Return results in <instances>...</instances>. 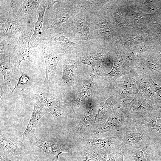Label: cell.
I'll return each instance as SVG.
<instances>
[{"instance_id": "6da1fadb", "label": "cell", "mask_w": 161, "mask_h": 161, "mask_svg": "<svg viewBox=\"0 0 161 161\" xmlns=\"http://www.w3.org/2000/svg\"><path fill=\"white\" fill-rule=\"evenodd\" d=\"M42 37L43 42L52 49L64 55L79 52L85 42L73 41H81L76 37L71 29L62 25L42 32Z\"/></svg>"}, {"instance_id": "7a4b0ae2", "label": "cell", "mask_w": 161, "mask_h": 161, "mask_svg": "<svg viewBox=\"0 0 161 161\" xmlns=\"http://www.w3.org/2000/svg\"><path fill=\"white\" fill-rule=\"evenodd\" d=\"M79 9L76 0H49L44 13L42 32L73 18Z\"/></svg>"}, {"instance_id": "3957f363", "label": "cell", "mask_w": 161, "mask_h": 161, "mask_svg": "<svg viewBox=\"0 0 161 161\" xmlns=\"http://www.w3.org/2000/svg\"><path fill=\"white\" fill-rule=\"evenodd\" d=\"M115 133L123 152L129 148L154 141L147 130L138 121L128 118L121 128Z\"/></svg>"}, {"instance_id": "277c9868", "label": "cell", "mask_w": 161, "mask_h": 161, "mask_svg": "<svg viewBox=\"0 0 161 161\" xmlns=\"http://www.w3.org/2000/svg\"><path fill=\"white\" fill-rule=\"evenodd\" d=\"M120 105L126 112L128 118L137 120L146 117L158 108L152 100L145 98L139 91L131 102L121 103Z\"/></svg>"}, {"instance_id": "5b68a950", "label": "cell", "mask_w": 161, "mask_h": 161, "mask_svg": "<svg viewBox=\"0 0 161 161\" xmlns=\"http://www.w3.org/2000/svg\"><path fill=\"white\" fill-rule=\"evenodd\" d=\"M34 24L27 27L19 33L17 43L11 54V60L15 69L18 70L21 62L29 60L32 54L30 42L34 28Z\"/></svg>"}, {"instance_id": "8992f818", "label": "cell", "mask_w": 161, "mask_h": 161, "mask_svg": "<svg viewBox=\"0 0 161 161\" xmlns=\"http://www.w3.org/2000/svg\"><path fill=\"white\" fill-rule=\"evenodd\" d=\"M30 21L18 16L17 14L0 11V38H15L16 34L31 24Z\"/></svg>"}, {"instance_id": "52a82bcc", "label": "cell", "mask_w": 161, "mask_h": 161, "mask_svg": "<svg viewBox=\"0 0 161 161\" xmlns=\"http://www.w3.org/2000/svg\"><path fill=\"white\" fill-rule=\"evenodd\" d=\"M72 19L71 23L66 22L76 37L84 41L93 40L91 14L80 7Z\"/></svg>"}, {"instance_id": "ba28073f", "label": "cell", "mask_w": 161, "mask_h": 161, "mask_svg": "<svg viewBox=\"0 0 161 161\" xmlns=\"http://www.w3.org/2000/svg\"><path fill=\"white\" fill-rule=\"evenodd\" d=\"M84 145L97 152L104 159L111 153L121 148L119 140L115 132L103 138H89Z\"/></svg>"}, {"instance_id": "9c48e42d", "label": "cell", "mask_w": 161, "mask_h": 161, "mask_svg": "<svg viewBox=\"0 0 161 161\" xmlns=\"http://www.w3.org/2000/svg\"><path fill=\"white\" fill-rule=\"evenodd\" d=\"M120 106L117 109H114L105 121L95 124L92 128L93 132L95 134L99 135L107 132H114L121 128L128 116Z\"/></svg>"}, {"instance_id": "30bf717a", "label": "cell", "mask_w": 161, "mask_h": 161, "mask_svg": "<svg viewBox=\"0 0 161 161\" xmlns=\"http://www.w3.org/2000/svg\"><path fill=\"white\" fill-rule=\"evenodd\" d=\"M157 144L152 141L126 150L124 161H155Z\"/></svg>"}, {"instance_id": "8fae6325", "label": "cell", "mask_w": 161, "mask_h": 161, "mask_svg": "<svg viewBox=\"0 0 161 161\" xmlns=\"http://www.w3.org/2000/svg\"><path fill=\"white\" fill-rule=\"evenodd\" d=\"M40 45L44 58L46 69L44 83L47 84L50 81L59 61L64 55L53 50L43 41Z\"/></svg>"}, {"instance_id": "7c38bea8", "label": "cell", "mask_w": 161, "mask_h": 161, "mask_svg": "<svg viewBox=\"0 0 161 161\" xmlns=\"http://www.w3.org/2000/svg\"><path fill=\"white\" fill-rule=\"evenodd\" d=\"M135 73L129 74L121 83H114V87L116 89L119 102L123 103L132 100L131 95L138 93L139 90L136 80Z\"/></svg>"}, {"instance_id": "4fadbf2b", "label": "cell", "mask_w": 161, "mask_h": 161, "mask_svg": "<svg viewBox=\"0 0 161 161\" xmlns=\"http://www.w3.org/2000/svg\"><path fill=\"white\" fill-rule=\"evenodd\" d=\"M137 121L145 128L155 142H161V108H158L146 117Z\"/></svg>"}, {"instance_id": "5bb4252c", "label": "cell", "mask_w": 161, "mask_h": 161, "mask_svg": "<svg viewBox=\"0 0 161 161\" xmlns=\"http://www.w3.org/2000/svg\"><path fill=\"white\" fill-rule=\"evenodd\" d=\"M35 138V142L31 143L44 152L52 161H58V156L61 154L72 151L71 147L68 145L49 142L36 136Z\"/></svg>"}, {"instance_id": "9a60e30c", "label": "cell", "mask_w": 161, "mask_h": 161, "mask_svg": "<svg viewBox=\"0 0 161 161\" xmlns=\"http://www.w3.org/2000/svg\"><path fill=\"white\" fill-rule=\"evenodd\" d=\"M47 109L38 96H35V103L32 115L28 125L21 135L26 139L34 136L36 127L40 119L47 112Z\"/></svg>"}, {"instance_id": "2e32d148", "label": "cell", "mask_w": 161, "mask_h": 161, "mask_svg": "<svg viewBox=\"0 0 161 161\" xmlns=\"http://www.w3.org/2000/svg\"><path fill=\"white\" fill-rule=\"evenodd\" d=\"M135 69L128 66L123 61L120 54L118 52L115 57L112 69L107 74L104 75L107 81L113 84L121 76L135 73Z\"/></svg>"}, {"instance_id": "e0dca14e", "label": "cell", "mask_w": 161, "mask_h": 161, "mask_svg": "<svg viewBox=\"0 0 161 161\" xmlns=\"http://www.w3.org/2000/svg\"><path fill=\"white\" fill-rule=\"evenodd\" d=\"M134 69L136 72L135 74L136 80L139 91L145 98L150 100L154 103V80L150 75L143 73L137 68Z\"/></svg>"}, {"instance_id": "ac0fdd59", "label": "cell", "mask_w": 161, "mask_h": 161, "mask_svg": "<svg viewBox=\"0 0 161 161\" xmlns=\"http://www.w3.org/2000/svg\"><path fill=\"white\" fill-rule=\"evenodd\" d=\"M97 116L93 104L90 103L86 107L85 114L78 125L74 128L73 135H78L82 134L90 129H92L95 124Z\"/></svg>"}, {"instance_id": "d6986e66", "label": "cell", "mask_w": 161, "mask_h": 161, "mask_svg": "<svg viewBox=\"0 0 161 161\" xmlns=\"http://www.w3.org/2000/svg\"><path fill=\"white\" fill-rule=\"evenodd\" d=\"M49 0H43L39 8V14L35 24L34 31L30 38V44L31 48L37 47L43 40L42 29L44 13Z\"/></svg>"}, {"instance_id": "ffe728a7", "label": "cell", "mask_w": 161, "mask_h": 161, "mask_svg": "<svg viewBox=\"0 0 161 161\" xmlns=\"http://www.w3.org/2000/svg\"><path fill=\"white\" fill-rule=\"evenodd\" d=\"M119 102L117 95L116 92L106 100L97 104L96 105L97 112L95 124L105 121L113 111L114 105Z\"/></svg>"}, {"instance_id": "44dd1931", "label": "cell", "mask_w": 161, "mask_h": 161, "mask_svg": "<svg viewBox=\"0 0 161 161\" xmlns=\"http://www.w3.org/2000/svg\"><path fill=\"white\" fill-rule=\"evenodd\" d=\"M43 0H25L17 15L20 17L35 23L39 14V8Z\"/></svg>"}, {"instance_id": "7402d4cb", "label": "cell", "mask_w": 161, "mask_h": 161, "mask_svg": "<svg viewBox=\"0 0 161 161\" xmlns=\"http://www.w3.org/2000/svg\"><path fill=\"white\" fill-rule=\"evenodd\" d=\"M39 97L46 108L52 116L55 121L59 123L62 116V107L59 102L47 94L40 93Z\"/></svg>"}, {"instance_id": "603a6c76", "label": "cell", "mask_w": 161, "mask_h": 161, "mask_svg": "<svg viewBox=\"0 0 161 161\" xmlns=\"http://www.w3.org/2000/svg\"><path fill=\"white\" fill-rule=\"evenodd\" d=\"M93 90V82L92 79L89 78L84 80L79 89L77 97L74 103V106L76 107L85 106L86 108L91 103H88V99L92 96Z\"/></svg>"}, {"instance_id": "cb8c5ba5", "label": "cell", "mask_w": 161, "mask_h": 161, "mask_svg": "<svg viewBox=\"0 0 161 161\" xmlns=\"http://www.w3.org/2000/svg\"><path fill=\"white\" fill-rule=\"evenodd\" d=\"M63 72L62 80L70 89L73 86L76 70L78 64L77 60L67 58L63 59Z\"/></svg>"}, {"instance_id": "d4e9b609", "label": "cell", "mask_w": 161, "mask_h": 161, "mask_svg": "<svg viewBox=\"0 0 161 161\" xmlns=\"http://www.w3.org/2000/svg\"><path fill=\"white\" fill-rule=\"evenodd\" d=\"M0 70L3 76V81L5 83L9 84L10 87L14 71L16 70L11 63V55L0 53Z\"/></svg>"}, {"instance_id": "484cf974", "label": "cell", "mask_w": 161, "mask_h": 161, "mask_svg": "<svg viewBox=\"0 0 161 161\" xmlns=\"http://www.w3.org/2000/svg\"><path fill=\"white\" fill-rule=\"evenodd\" d=\"M80 7L90 13H95L101 10L106 1L76 0Z\"/></svg>"}, {"instance_id": "4316f807", "label": "cell", "mask_w": 161, "mask_h": 161, "mask_svg": "<svg viewBox=\"0 0 161 161\" xmlns=\"http://www.w3.org/2000/svg\"><path fill=\"white\" fill-rule=\"evenodd\" d=\"M78 161H104V159L92 149L83 145L81 147Z\"/></svg>"}, {"instance_id": "83f0119b", "label": "cell", "mask_w": 161, "mask_h": 161, "mask_svg": "<svg viewBox=\"0 0 161 161\" xmlns=\"http://www.w3.org/2000/svg\"><path fill=\"white\" fill-rule=\"evenodd\" d=\"M0 1V11L17 14L24 0Z\"/></svg>"}, {"instance_id": "f1b7e54d", "label": "cell", "mask_w": 161, "mask_h": 161, "mask_svg": "<svg viewBox=\"0 0 161 161\" xmlns=\"http://www.w3.org/2000/svg\"><path fill=\"white\" fill-rule=\"evenodd\" d=\"M18 38H0V53L11 55L15 47Z\"/></svg>"}, {"instance_id": "f546056e", "label": "cell", "mask_w": 161, "mask_h": 161, "mask_svg": "<svg viewBox=\"0 0 161 161\" xmlns=\"http://www.w3.org/2000/svg\"><path fill=\"white\" fill-rule=\"evenodd\" d=\"M0 148L3 151L13 153L20 151L21 147L8 138L1 136Z\"/></svg>"}, {"instance_id": "4dcf8cb0", "label": "cell", "mask_w": 161, "mask_h": 161, "mask_svg": "<svg viewBox=\"0 0 161 161\" xmlns=\"http://www.w3.org/2000/svg\"><path fill=\"white\" fill-rule=\"evenodd\" d=\"M104 161H124V152L121 148L114 151L104 158Z\"/></svg>"}, {"instance_id": "1f68e13d", "label": "cell", "mask_w": 161, "mask_h": 161, "mask_svg": "<svg viewBox=\"0 0 161 161\" xmlns=\"http://www.w3.org/2000/svg\"><path fill=\"white\" fill-rule=\"evenodd\" d=\"M153 85L155 97L154 103L158 108H161V85H158L154 81Z\"/></svg>"}, {"instance_id": "d6a6232c", "label": "cell", "mask_w": 161, "mask_h": 161, "mask_svg": "<svg viewBox=\"0 0 161 161\" xmlns=\"http://www.w3.org/2000/svg\"><path fill=\"white\" fill-rule=\"evenodd\" d=\"M30 80L29 77L25 74H22L19 78L18 82L11 92L12 93L15 89L20 85H24L28 83Z\"/></svg>"}, {"instance_id": "836d02e7", "label": "cell", "mask_w": 161, "mask_h": 161, "mask_svg": "<svg viewBox=\"0 0 161 161\" xmlns=\"http://www.w3.org/2000/svg\"><path fill=\"white\" fill-rule=\"evenodd\" d=\"M157 75H159L160 77L161 78V63L160 64L159 69L153 76Z\"/></svg>"}, {"instance_id": "e575fe53", "label": "cell", "mask_w": 161, "mask_h": 161, "mask_svg": "<svg viewBox=\"0 0 161 161\" xmlns=\"http://www.w3.org/2000/svg\"><path fill=\"white\" fill-rule=\"evenodd\" d=\"M0 161H13V159L10 160H6L3 158L2 156H0Z\"/></svg>"}, {"instance_id": "d590c367", "label": "cell", "mask_w": 161, "mask_h": 161, "mask_svg": "<svg viewBox=\"0 0 161 161\" xmlns=\"http://www.w3.org/2000/svg\"><path fill=\"white\" fill-rule=\"evenodd\" d=\"M157 155H158V157L159 159L161 160V148L159 152L157 153Z\"/></svg>"}, {"instance_id": "8d00e7d4", "label": "cell", "mask_w": 161, "mask_h": 161, "mask_svg": "<svg viewBox=\"0 0 161 161\" xmlns=\"http://www.w3.org/2000/svg\"><path fill=\"white\" fill-rule=\"evenodd\" d=\"M160 32H159V33L160 34V35L161 36V27L160 28Z\"/></svg>"}]
</instances>
